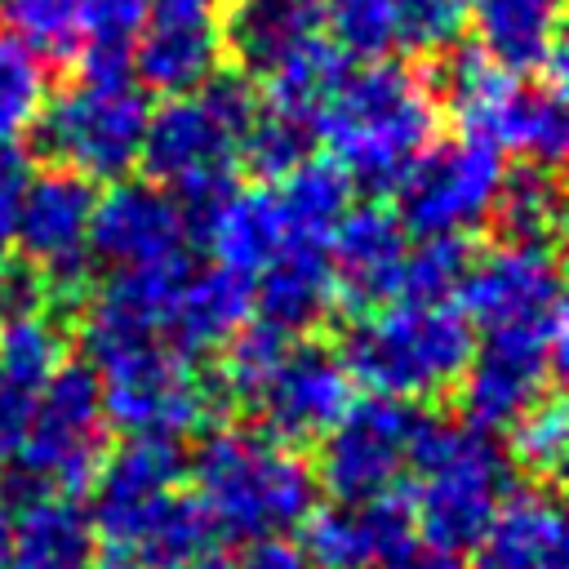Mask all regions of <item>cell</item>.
<instances>
[{
    "instance_id": "cell-1",
    "label": "cell",
    "mask_w": 569,
    "mask_h": 569,
    "mask_svg": "<svg viewBox=\"0 0 569 569\" xmlns=\"http://www.w3.org/2000/svg\"><path fill=\"white\" fill-rule=\"evenodd\" d=\"M436 124L440 107L431 84L405 62L378 58L333 80L316 111V142L329 147V160L351 187L387 196L436 142Z\"/></svg>"
},
{
    "instance_id": "cell-2",
    "label": "cell",
    "mask_w": 569,
    "mask_h": 569,
    "mask_svg": "<svg viewBox=\"0 0 569 569\" xmlns=\"http://www.w3.org/2000/svg\"><path fill=\"white\" fill-rule=\"evenodd\" d=\"M191 498L218 538L253 542L289 533L316 507V471L307 458L262 427L204 431L191 467Z\"/></svg>"
},
{
    "instance_id": "cell-3",
    "label": "cell",
    "mask_w": 569,
    "mask_h": 569,
    "mask_svg": "<svg viewBox=\"0 0 569 569\" xmlns=\"http://www.w3.org/2000/svg\"><path fill=\"white\" fill-rule=\"evenodd\" d=\"M258 111V89L240 71H213L200 89L164 98L147 116L138 164L164 187L191 222L236 187L240 138Z\"/></svg>"
},
{
    "instance_id": "cell-4",
    "label": "cell",
    "mask_w": 569,
    "mask_h": 569,
    "mask_svg": "<svg viewBox=\"0 0 569 569\" xmlns=\"http://www.w3.org/2000/svg\"><path fill=\"white\" fill-rule=\"evenodd\" d=\"M471 351L476 329L453 298H391L373 311H360L338 342V360L347 365L351 382L409 405L453 391Z\"/></svg>"
},
{
    "instance_id": "cell-5",
    "label": "cell",
    "mask_w": 569,
    "mask_h": 569,
    "mask_svg": "<svg viewBox=\"0 0 569 569\" xmlns=\"http://www.w3.org/2000/svg\"><path fill=\"white\" fill-rule=\"evenodd\" d=\"M409 476L413 533L445 556H462L480 542L498 502L511 493L516 467L507 449L493 440V431H480L467 418H422Z\"/></svg>"
},
{
    "instance_id": "cell-6",
    "label": "cell",
    "mask_w": 569,
    "mask_h": 569,
    "mask_svg": "<svg viewBox=\"0 0 569 569\" xmlns=\"http://www.w3.org/2000/svg\"><path fill=\"white\" fill-rule=\"evenodd\" d=\"M89 369L98 378L107 427L124 436L182 440L209 431L213 409L222 405L218 382L204 378L196 360L169 347L164 338H147L124 351H111Z\"/></svg>"
},
{
    "instance_id": "cell-7",
    "label": "cell",
    "mask_w": 569,
    "mask_h": 569,
    "mask_svg": "<svg viewBox=\"0 0 569 569\" xmlns=\"http://www.w3.org/2000/svg\"><path fill=\"white\" fill-rule=\"evenodd\" d=\"M107 413L98 396V378L84 360H62L44 382L31 422L22 431L13 467V485L22 498L31 493H80L89 489L102 453H107Z\"/></svg>"
},
{
    "instance_id": "cell-8",
    "label": "cell",
    "mask_w": 569,
    "mask_h": 569,
    "mask_svg": "<svg viewBox=\"0 0 569 569\" xmlns=\"http://www.w3.org/2000/svg\"><path fill=\"white\" fill-rule=\"evenodd\" d=\"M147 93L133 80H80L44 102L36 133L58 169L89 182H120L138 169L147 133Z\"/></svg>"
},
{
    "instance_id": "cell-9",
    "label": "cell",
    "mask_w": 569,
    "mask_h": 569,
    "mask_svg": "<svg viewBox=\"0 0 569 569\" xmlns=\"http://www.w3.org/2000/svg\"><path fill=\"white\" fill-rule=\"evenodd\" d=\"M502 173V151L485 138L458 133L453 142H431L396 182V218L409 236L467 240L489 222Z\"/></svg>"
},
{
    "instance_id": "cell-10",
    "label": "cell",
    "mask_w": 569,
    "mask_h": 569,
    "mask_svg": "<svg viewBox=\"0 0 569 569\" xmlns=\"http://www.w3.org/2000/svg\"><path fill=\"white\" fill-rule=\"evenodd\" d=\"M93 182L71 169H40L31 173L13 244L22 249L27 267L36 271L49 307H76L89 284V218H93Z\"/></svg>"
},
{
    "instance_id": "cell-11",
    "label": "cell",
    "mask_w": 569,
    "mask_h": 569,
    "mask_svg": "<svg viewBox=\"0 0 569 569\" xmlns=\"http://www.w3.org/2000/svg\"><path fill=\"white\" fill-rule=\"evenodd\" d=\"M422 409L391 396H365L338 413V422L320 436L316 458V485H325L333 498H373L391 493L413 462V445L422 431Z\"/></svg>"
},
{
    "instance_id": "cell-12",
    "label": "cell",
    "mask_w": 569,
    "mask_h": 569,
    "mask_svg": "<svg viewBox=\"0 0 569 569\" xmlns=\"http://www.w3.org/2000/svg\"><path fill=\"white\" fill-rule=\"evenodd\" d=\"M560 360H565V325L485 333V342H476L458 378L462 418L480 431L511 427L525 409H533L547 391H556Z\"/></svg>"
},
{
    "instance_id": "cell-13",
    "label": "cell",
    "mask_w": 569,
    "mask_h": 569,
    "mask_svg": "<svg viewBox=\"0 0 569 569\" xmlns=\"http://www.w3.org/2000/svg\"><path fill=\"white\" fill-rule=\"evenodd\" d=\"M458 311L471 329H529V325H565L560 298V262L551 244H516L502 240L467 262L458 289Z\"/></svg>"
},
{
    "instance_id": "cell-14",
    "label": "cell",
    "mask_w": 569,
    "mask_h": 569,
    "mask_svg": "<svg viewBox=\"0 0 569 569\" xmlns=\"http://www.w3.org/2000/svg\"><path fill=\"white\" fill-rule=\"evenodd\" d=\"M351 387L356 382L333 347L289 338L244 409H253L262 431H271L276 440L302 445L320 440L338 422V413L351 405Z\"/></svg>"
},
{
    "instance_id": "cell-15",
    "label": "cell",
    "mask_w": 569,
    "mask_h": 569,
    "mask_svg": "<svg viewBox=\"0 0 569 569\" xmlns=\"http://www.w3.org/2000/svg\"><path fill=\"white\" fill-rule=\"evenodd\" d=\"M187 476L182 449L178 440H160V436H129L120 449L102 453L98 471H93V533L111 547V551H129L133 538L142 533V525L164 507L169 493H178Z\"/></svg>"
},
{
    "instance_id": "cell-16",
    "label": "cell",
    "mask_w": 569,
    "mask_h": 569,
    "mask_svg": "<svg viewBox=\"0 0 569 569\" xmlns=\"http://www.w3.org/2000/svg\"><path fill=\"white\" fill-rule=\"evenodd\" d=\"M191 249L187 213L182 204L156 187V182H107L102 196H93L89 218V253L102 258L111 271H138L178 262Z\"/></svg>"
},
{
    "instance_id": "cell-17",
    "label": "cell",
    "mask_w": 569,
    "mask_h": 569,
    "mask_svg": "<svg viewBox=\"0 0 569 569\" xmlns=\"http://www.w3.org/2000/svg\"><path fill=\"white\" fill-rule=\"evenodd\" d=\"M222 0H151V13L133 40L129 76L151 93H191L222 62L218 36Z\"/></svg>"
},
{
    "instance_id": "cell-18",
    "label": "cell",
    "mask_w": 569,
    "mask_h": 569,
    "mask_svg": "<svg viewBox=\"0 0 569 569\" xmlns=\"http://www.w3.org/2000/svg\"><path fill=\"white\" fill-rule=\"evenodd\" d=\"M409 498L373 493V498H333L329 507H311L302 520V560L307 569H382L400 551L413 547Z\"/></svg>"
},
{
    "instance_id": "cell-19",
    "label": "cell",
    "mask_w": 569,
    "mask_h": 569,
    "mask_svg": "<svg viewBox=\"0 0 569 569\" xmlns=\"http://www.w3.org/2000/svg\"><path fill=\"white\" fill-rule=\"evenodd\" d=\"M405 253H409V231L391 204L382 200L351 204L329 231V267H333L338 302L360 316L400 298Z\"/></svg>"
},
{
    "instance_id": "cell-20",
    "label": "cell",
    "mask_w": 569,
    "mask_h": 569,
    "mask_svg": "<svg viewBox=\"0 0 569 569\" xmlns=\"http://www.w3.org/2000/svg\"><path fill=\"white\" fill-rule=\"evenodd\" d=\"M218 36L240 76L271 80L325 40L320 0H222Z\"/></svg>"
},
{
    "instance_id": "cell-21",
    "label": "cell",
    "mask_w": 569,
    "mask_h": 569,
    "mask_svg": "<svg viewBox=\"0 0 569 569\" xmlns=\"http://www.w3.org/2000/svg\"><path fill=\"white\" fill-rule=\"evenodd\" d=\"M67 360V338L49 311H13L0 320V462L22 445L44 382Z\"/></svg>"
},
{
    "instance_id": "cell-22",
    "label": "cell",
    "mask_w": 569,
    "mask_h": 569,
    "mask_svg": "<svg viewBox=\"0 0 569 569\" xmlns=\"http://www.w3.org/2000/svg\"><path fill=\"white\" fill-rule=\"evenodd\" d=\"M338 307V284L329 267V244L284 240L276 258L253 276V316L289 338L311 333Z\"/></svg>"
},
{
    "instance_id": "cell-23",
    "label": "cell",
    "mask_w": 569,
    "mask_h": 569,
    "mask_svg": "<svg viewBox=\"0 0 569 569\" xmlns=\"http://www.w3.org/2000/svg\"><path fill=\"white\" fill-rule=\"evenodd\" d=\"M471 551L480 569H565L569 542L556 493L547 485L511 489Z\"/></svg>"
},
{
    "instance_id": "cell-24",
    "label": "cell",
    "mask_w": 569,
    "mask_h": 569,
    "mask_svg": "<svg viewBox=\"0 0 569 569\" xmlns=\"http://www.w3.org/2000/svg\"><path fill=\"white\" fill-rule=\"evenodd\" d=\"M467 27L498 67L560 80V0H467Z\"/></svg>"
},
{
    "instance_id": "cell-25",
    "label": "cell",
    "mask_w": 569,
    "mask_h": 569,
    "mask_svg": "<svg viewBox=\"0 0 569 569\" xmlns=\"http://www.w3.org/2000/svg\"><path fill=\"white\" fill-rule=\"evenodd\" d=\"M249 316H253V276L213 262L204 271L182 276L164 316V338L169 347L196 360L200 351L222 347L240 325H249Z\"/></svg>"
},
{
    "instance_id": "cell-26",
    "label": "cell",
    "mask_w": 569,
    "mask_h": 569,
    "mask_svg": "<svg viewBox=\"0 0 569 569\" xmlns=\"http://www.w3.org/2000/svg\"><path fill=\"white\" fill-rule=\"evenodd\" d=\"M191 236L213 253V262L258 276L276 249L284 244V218L276 191L267 187H231L213 209L191 222Z\"/></svg>"
},
{
    "instance_id": "cell-27",
    "label": "cell",
    "mask_w": 569,
    "mask_h": 569,
    "mask_svg": "<svg viewBox=\"0 0 569 569\" xmlns=\"http://www.w3.org/2000/svg\"><path fill=\"white\" fill-rule=\"evenodd\" d=\"M98 533L76 493H31L13 520L4 569H89Z\"/></svg>"
},
{
    "instance_id": "cell-28",
    "label": "cell",
    "mask_w": 569,
    "mask_h": 569,
    "mask_svg": "<svg viewBox=\"0 0 569 569\" xmlns=\"http://www.w3.org/2000/svg\"><path fill=\"white\" fill-rule=\"evenodd\" d=\"M489 142L498 151H516L520 160L533 164H556L565 156L569 142V116H565V98H560V80L551 76H516Z\"/></svg>"
},
{
    "instance_id": "cell-29",
    "label": "cell",
    "mask_w": 569,
    "mask_h": 569,
    "mask_svg": "<svg viewBox=\"0 0 569 569\" xmlns=\"http://www.w3.org/2000/svg\"><path fill=\"white\" fill-rule=\"evenodd\" d=\"M516 84V71L498 67L485 49L476 44H453L440 53V71H436V107H445L453 116V124L471 138H485L493 133V120L507 102Z\"/></svg>"
},
{
    "instance_id": "cell-30",
    "label": "cell",
    "mask_w": 569,
    "mask_h": 569,
    "mask_svg": "<svg viewBox=\"0 0 569 569\" xmlns=\"http://www.w3.org/2000/svg\"><path fill=\"white\" fill-rule=\"evenodd\" d=\"M276 204L284 218V240L329 244V231L351 209V182L329 156H307L298 169H289L280 178Z\"/></svg>"
},
{
    "instance_id": "cell-31",
    "label": "cell",
    "mask_w": 569,
    "mask_h": 569,
    "mask_svg": "<svg viewBox=\"0 0 569 569\" xmlns=\"http://www.w3.org/2000/svg\"><path fill=\"white\" fill-rule=\"evenodd\" d=\"M489 222H498L502 240L551 244L556 231H560V182H556L551 164L525 160V164L507 169Z\"/></svg>"
},
{
    "instance_id": "cell-32",
    "label": "cell",
    "mask_w": 569,
    "mask_h": 569,
    "mask_svg": "<svg viewBox=\"0 0 569 569\" xmlns=\"http://www.w3.org/2000/svg\"><path fill=\"white\" fill-rule=\"evenodd\" d=\"M213 547H218V533H213L209 516L200 511V502L191 493L178 489L142 525V533L133 538V547L124 556L138 560L142 569H191L196 560L213 556Z\"/></svg>"
},
{
    "instance_id": "cell-33",
    "label": "cell",
    "mask_w": 569,
    "mask_h": 569,
    "mask_svg": "<svg viewBox=\"0 0 569 569\" xmlns=\"http://www.w3.org/2000/svg\"><path fill=\"white\" fill-rule=\"evenodd\" d=\"M147 13L151 0H80V71L89 80H129L133 40Z\"/></svg>"
},
{
    "instance_id": "cell-34",
    "label": "cell",
    "mask_w": 569,
    "mask_h": 569,
    "mask_svg": "<svg viewBox=\"0 0 569 569\" xmlns=\"http://www.w3.org/2000/svg\"><path fill=\"white\" fill-rule=\"evenodd\" d=\"M316 147V116L258 98V111L240 138V164H249L258 178L280 182L289 169H298Z\"/></svg>"
},
{
    "instance_id": "cell-35",
    "label": "cell",
    "mask_w": 569,
    "mask_h": 569,
    "mask_svg": "<svg viewBox=\"0 0 569 569\" xmlns=\"http://www.w3.org/2000/svg\"><path fill=\"white\" fill-rule=\"evenodd\" d=\"M320 31L351 62H378L400 49L396 0H325Z\"/></svg>"
},
{
    "instance_id": "cell-36",
    "label": "cell",
    "mask_w": 569,
    "mask_h": 569,
    "mask_svg": "<svg viewBox=\"0 0 569 569\" xmlns=\"http://www.w3.org/2000/svg\"><path fill=\"white\" fill-rule=\"evenodd\" d=\"M44 102H49L44 58L18 36L0 31V142H18L22 133H31Z\"/></svg>"
},
{
    "instance_id": "cell-37",
    "label": "cell",
    "mask_w": 569,
    "mask_h": 569,
    "mask_svg": "<svg viewBox=\"0 0 569 569\" xmlns=\"http://www.w3.org/2000/svg\"><path fill=\"white\" fill-rule=\"evenodd\" d=\"M565 449H569V413H565V400L556 391H547L533 409H525L516 422H511V467L533 476V485H547L560 476L565 467Z\"/></svg>"
},
{
    "instance_id": "cell-38",
    "label": "cell",
    "mask_w": 569,
    "mask_h": 569,
    "mask_svg": "<svg viewBox=\"0 0 569 569\" xmlns=\"http://www.w3.org/2000/svg\"><path fill=\"white\" fill-rule=\"evenodd\" d=\"M0 22L44 62H71L80 49V0H0Z\"/></svg>"
},
{
    "instance_id": "cell-39",
    "label": "cell",
    "mask_w": 569,
    "mask_h": 569,
    "mask_svg": "<svg viewBox=\"0 0 569 569\" xmlns=\"http://www.w3.org/2000/svg\"><path fill=\"white\" fill-rule=\"evenodd\" d=\"M467 262H471V253H467V240H458V236H418V240H409L405 271H400V298H418V302L453 298Z\"/></svg>"
},
{
    "instance_id": "cell-40",
    "label": "cell",
    "mask_w": 569,
    "mask_h": 569,
    "mask_svg": "<svg viewBox=\"0 0 569 569\" xmlns=\"http://www.w3.org/2000/svg\"><path fill=\"white\" fill-rule=\"evenodd\" d=\"M396 22H400V49L436 58L462 40L467 0H396Z\"/></svg>"
},
{
    "instance_id": "cell-41",
    "label": "cell",
    "mask_w": 569,
    "mask_h": 569,
    "mask_svg": "<svg viewBox=\"0 0 569 569\" xmlns=\"http://www.w3.org/2000/svg\"><path fill=\"white\" fill-rule=\"evenodd\" d=\"M31 156L18 142H0V280L9 271V249H13V222H18V204L22 191L31 182Z\"/></svg>"
},
{
    "instance_id": "cell-42",
    "label": "cell",
    "mask_w": 569,
    "mask_h": 569,
    "mask_svg": "<svg viewBox=\"0 0 569 569\" xmlns=\"http://www.w3.org/2000/svg\"><path fill=\"white\" fill-rule=\"evenodd\" d=\"M231 569H307V560H302L298 542H289L284 533H271V538L244 542V551L231 560Z\"/></svg>"
},
{
    "instance_id": "cell-43",
    "label": "cell",
    "mask_w": 569,
    "mask_h": 569,
    "mask_svg": "<svg viewBox=\"0 0 569 569\" xmlns=\"http://www.w3.org/2000/svg\"><path fill=\"white\" fill-rule=\"evenodd\" d=\"M382 569H462V565H458V556H445V551H436V547H427V542H422V547L413 542L409 551H400V556L387 560Z\"/></svg>"
},
{
    "instance_id": "cell-44",
    "label": "cell",
    "mask_w": 569,
    "mask_h": 569,
    "mask_svg": "<svg viewBox=\"0 0 569 569\" xmlns=\"http://www.w3.org/2000/svg\"><path fill=\"white\" fill-rule=\"evenodd\" d=\"M89 569H142V565L129 560V556H120V551H111V556H93Z\"/></svg>"
},
{
    "instance_id": "cell-45",
    "label": "cell",
    "mask_w": 569,
    "mask_h": 569,
    "mask_svg": "<svg viewBox=\"0 0 569 569\" xmlns=\"http://www.w3.org/2000/svg\"><path fill=\"white\" fill-rule=\"evenodd\" d=\"M9 538H13V516H9V507L0 502V569L9 565Z\"/></svg>"
},
{
    "instance_id": "cell-46",
    "label": "cell",
    "mask_w": 569,
    "mask_h": 569,
    "mask_svg": "<svg viewBox=\"0 0 569 569\" xmlns=\"http://www.w3.org/2000/svg\"><path fill=\"white\" fill-rule=\"evenodd\" d=\"M191 569H231V560H222V556H204V560H196Z\"/></svg>"
}]
</instances>
